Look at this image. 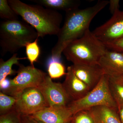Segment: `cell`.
<instances>
[{"mask_svg": "<svg viewBox=\"0 0 123 123\" xmlns=\"http://www.w3.org/2000/svg\"><path fill=\"white\" fill-rule=\"evenodd\" d=\"M22 123H38L36 121L30 116L21 115Z\"/></svg>", "mask_w": 123, "mask_h": 123, "instance_id": "27", "label": "cell"}, {"mask_svg": "<svg viewBox=\"0 0 123 123\" xmlns=\"http://www.w3.org/2000/svg\"><path fill=\"white\" fill-rule=\"evenodd\" d=\"M110 91L117 105L123 104V76H108Z\"/></svg>", "mask_w": 123, "mask_h": 123, "instance_id": "16", "label": "cell"}, {"mask_svg": "<svg viewBox=\"0 0 123 123\" xmlns=\"http://www.w3.org/2000/svg\"><path fill=\"white\" fill-rule=\"evenodd\" d=\"M71 121H70V122H69V123H71ZM37 122H38V123H42V122H40V121H37Z\"/></svg>", "mask_w": 123, "mask_h": 123, "instance_id": "29", "label": "cell"}, {"mask_svg": "<svg viewBox=\"0 0 123 123\" xmlns=\"http://www.w3.org/2000/svg\"><path fill=\"white\" fill-rule=\"evenodd\" d=\"M15 109L21 115L30 116L44 108L48 104L38 88L24 90L16 97Z\"/></svg>", "mask_w": 123, "mask_h": 123, "instance_id": "7", "label": "cell"}, {"mask_svg": "<svg viewBox=\"0 0 123 123\" xmlns=\"http://www.w3.org/2000/svg\"><path fill=\"white\" fill-rule=\"evenodd\" d=\"M71 123H95L88 110L77 112L74 115Z\"/></svg>", "mask_w": 123, "mask_h": 123, "instance_id": "22", "label": "cell"}, {"mask_svg": "<svg viewBox=\"0 0 123 123\" xmlns=\"http://www.w3.org/2000/svg\"><path fill=\"white\" fill-rule=\"evenodd\" d=\"M0 17L6 20H18V15L9 5L8 0H0Z\"/></svg>", "mask_w": 123, "mask_h": 123, "instance_id": "21", "label": "cell"}, {"mask_svg": "<svg viewBox=\"0 0 123 123\" xmlns=\"http://www.w3.org/2000/svg\"><path fill=\"white\" fill-rule=\"evenodd\" d=\"M109 3L108 1L99 0L91 7L66 12L63 25L57 35V43L52 49L51 57L60 60L66 46L84 35L89 30L94 18Z\"/></svg>", "mask_w": 123, "mask_h": 123, "instance_id": "1", "label": "cell"}, {"mask_svg": "<svg viewBox=\"0 0 123 123\" xmlns=\"http://www.w3.org/2000/svg\"><path fill=\"white\" fill-rule=\"evenodd\" d=\"M120 1L119 0H111L109 1L110 9L111 13L113 15L117 11L120 10Z\"/></svg>", "mask_w": 123, "mask_h": 123, "instance_id": "25", "label": "cell"}, {"mask_svg": "<svg viewBox=\"0 0 123 123\" xmlns=\"http://www.w3.org/2000/svg\"><path fill=\"white\" fill-rule=\"evenodd\" d=\"M107 49L89 30L81 37L69 43L62 53L73 64L94 65L98 64Z\"/></svg>", "mask_w": 123, "mask_h": 123, "instance_id": "3", "label": "cell"}, {"mask_svg": "<svg viewBox=\"0 0 123 123\" xmlns=\"http://www.w3.org/2000/svg\"><path fill=\"white\" fill-rule=\"evenodd\" d=\"M38 88L49 106H68L72 102L63 84L54 82L48 75L45 77Z\"/></svg>", "mask_w": 123, "mask_h": 123, "instance_id": "8", "label": "cell"}, {"mask_svg": "<svg viewBox=\"0 0 123 123\" xmlns=\"http://www.w3.org/2000/svg\"><path fill=\"white\" fill-rule=\"evenodd\" d=\"M0 123H22L21 115L15 110L0 116Z\"/></svg>", "mask_w": 123, "mask_h": 123, "instance_id": "23", "label": "cell"}, {"mask_svg": "<svg viewBox=\"0 0 123 123\" xmlns=\"http://www.w3.org/2000/svg\"><path fill=\"white\" fill-rule=\"evenodd\" d=\"M38 37L36 31L25 22L6 20L0 24V46L4 55L15 53Z\"/></svg>", "mask_w": 123, "mask_h": 123, "instance_id": "4", "label": "cell"}, {"mask_svg": "<svg viewBox=\"0 0 123 123\" xmlns=\"http://www.w3.org/2000/svg\"><path fill=\"white\" fill-rule=\"evenodd\" d=\"M26 58H20L18 56V54H13L12 57L6 61H4L2 59H0V82L7 78L8 75H14L17 72L12 68L14 65H19V61Z\"/></svg>", "mask_w": 123, "mask_h": 123, "instance_id": "17", "label": "cell"}, {"mask_svg": "<svg viewBox=\"0 0 123 123\" xmlns=\"http://www.w3.org/2000/svg\"><path fill=\"white\" fill-rule=\"evenodd\" d=\"M37 4L47 8L65 11L66 12L79 9L80 1L77 0H31Z\"/></svg>", "mask_w": 123, "mask_h": 123, "instance_id": "15", "label": "cell"}, {"mask_svg": "<svg viewBox=\"0 0 123 123\" xmlns=\"http://www.w3.org/2000/svg\"><path fill=\"white\" fill-rule=\"evenodd\" d=\"M48 72L49 76L52 79L59 78L66 75L65 67L60 60L51 57L48 63Z\"/></svg>", "mask_w": 123, "mask_h": 123, "instance_id": "18", "label": "cell"}, {"mask_svg": "<svg viewBox=\"0 0 123 123\" xmlns=\"http://www.w3.org/2000/svg\"><path fill=\"white\" fill-rule=\"evenodd\" d=\"M95 123H122L117 110L108 107L100 106L88 110Z\"/></svg>", "mask_w": 123, "mask_h": 123, "instance_id": "14", "label": "cell"}, {"mask_svg": "<svg viewBox=\"0 0 123 123\" xmlns=\"http://www.w3.org/2000/svg\"><path fill=\"white\" fill-rule=\"evenodd\" d=\"M100 106L117 110V104L110 91L108 76L106 74L93 89L81 99L71 102L68 107L74 115L79 111Z\"/></svg>", "mask_w": 123, "mask_h": 123, "instance_id": "5", "label": "cell"}, {"mask_svg": "<svg viewBox=\"0 0 123 123\" xmlns=\"http://www.w3.org/2000/svg\"><path fill=\"white\" fill-rule=\"evenodd\" d=\"M9 5L18 16L34 28L39 37L57 35L63 17L58 11L39 5H30L19 0H8Z\"/></svg>", "mask_w": 123, "mask_h": 123, "instance_id": "2", "label": "cell"}, {"mask_svg": "<svg viewBox=\"0 0 123 123\" xmlns=\"http://www.w3.org/2000/svg\"><path fill=\"white\" fill-rule=\"evenodd\" d=\"M73 71L82 81L89 88L93 89L98 84L105 72L99 65L73 64Z\"/></svg>", "mask_w": 123, "mask_h": 123, "instance_id": "11", "label": "cell"}, {"mask_svg": "<svg viewBox=\"0 0 123 123\" xmlns=\"http://www.w3.org/2000/svg\"><path fill=\"white\" fill-rule=\"evenodd\" d=\"M39 38L34 42L27 43L25 47L27 59L31 66H34V63L37 61L40 55V48L38 44Z\"/></svg>", "mask_w": 123, "mask_h": 123, "instance_id": "20", "label": "cell"}, {"mask_svg": "<svg viewBox=\"0 0 123 123\" xmlns=\"http://www.w3.org/2000/svg\"><path fill=\"white\" fill-rule=\"evenodd\" d=\"M65 75L63 85L72 102L81 99L90 91L89 87L75 75L72 66L68 67Z\"/></svg>", "mask_w": 123, "mask_h": 123, "instance_id": "12", "label": "cell"}, {"mask_svg": "<svg viewBox=\"0 0 123 123\" xmlns=\"http://www.w3.org/2000/svg\"><path fill=\"white\" fill-rule=\"evenodd\" d=\"M30 116L44 123H68L73 115L68 106H53L44 108Z\"/></svg>", "mask_w": 123, "mask_h": 123, "instance_id": "10", "label": "cell"}, {"mask_svg": "<svg viewBox=\"0 0 123 123\" xmlns=\"http://www.w3.org/2000/svg\"><path fill=\"white\" fill-rule=\"evenodd\" d=\"M17 99L15 97L0 92V115H5L15 110Z\"/></svg>", "mask_w": 123, "mask_h": 123, "instance_id": "19", "label": "cell"}, {"mask_svg": "<svg viewBox=\"0 0 123 123\" xmlns=\"http://www.w3.org/2000/svg\"><path fill=\"white\" fill-rule=\"evenodd\" d=\"M98 65L108 76H123V53L107 49L99 60Z\"/></svg>", "mask_w": 123, "mask_h": 123, "instance_id": "13", "label": "cell"}, {"mask_svg": "<svg viewBox=\"0 0 123 123\" xmlns=\"http://www.w3.org/2000/svg\"><path fill=\"white\" fill-rule=\"evenodd\" d=\"M17 75L10 79V85L8 89L1 91L5 94L16 98L27 88H38L47 74L34 66L18 65Z\"/></svg>", "mask_w": 123, "mask_h": 123, "instance_id": "6", "label": "cell"}, {"mask_svg": "<svg viewBox=\"0 0 123 123\" xmlns=\"http://www.w3.org/2000/svg\"><path fill=\"white\" fill-rule=\"evenodd\" d=\"M117 111L121 123H123V104L117 105Z\"/></svg>", "mask_w": 123, "mask_h": 123, "instance_id": "28", "label": "cell"}, {"mask_svg": "<svg viewBox=\"0 0 123 123\" xmlns=\"http://www.w3.org/2000/svg\"><path fill=\"white\" fill-rule=\"evenodd\" d=\"M104 44L108 50L123 53V37Z\"/></svg>", "mask_w": 123, "mask_h": 123, "instance_id": "24", "label": "cell"}, {"mask_svg": "<svg viewBox=\"0 0 123 123\" xmlns=\"http://www.w3.org/2000/svg\"><path fill=\"white\" fill-rule=\"evenodd\" d=\"M92 32L104 44L123 37V11H117L110 20Z\"/></svg>", "mask_w": 123, "mask_h": 123, "instance_id": "9", "label": "cell"}, {"mask_svg": "<svg viewBox=\"0 0 123 123\" xmlns=\"http://www.w3.org/2000/svg\"><path fill=\"white\" fill-rule=\"evenodd\" d=\"M10 79L6 78L5 80H3L2 81L0 82V89L1 91L8 89L10 87Z\"/></svg>", "mask_w": 123, "mask_h": 123, "instance_id": "26", "label": "cell"}]
</instances>
